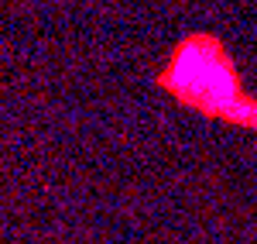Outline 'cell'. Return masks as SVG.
Wrapping results in <instances>:
<instances>
[{
	"label": "cell",
	"instance_id": "cell-1",
	"mask_svg": "<svg viewBox=\"0 0 257 244\" xmlns=\"http://www.w3.org/2000/svg\"><path fill=\"white\" fill-rule=\"evenodd\" d=\"M161 86L178 93V100L223 117H230V110L243 100L233 62L213 35H192L182 41L175 59L161 72Z\"/></svg>",
	"mask_w": 257,
	"mask_h": 244
}]
</instances>
